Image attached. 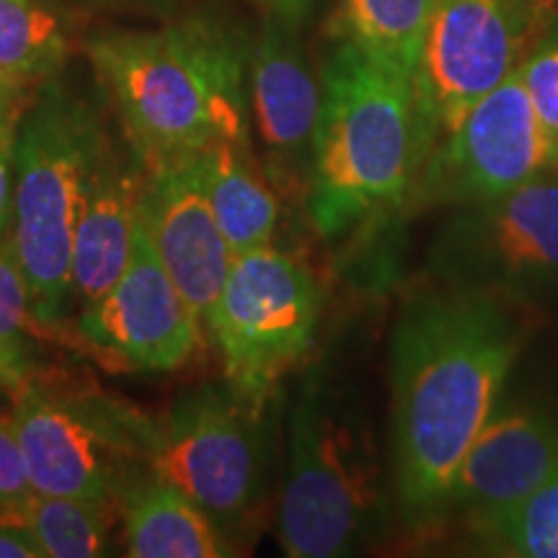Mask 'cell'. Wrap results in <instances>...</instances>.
I'll list each match as a JSON object with an SVG mask.
<instances>
[{
	"label": "cell",
	"instance_id": "cell-21",
	"mask_svg": "<svg viewBox=\"0 0 558 558\" xmlns=\"http://www.w3.org/2000/svg\"><path fill=\"white\" fill-rule=\"evenodd\" d=\"M16 522L29 530L45 558H96L109 554L117 505L34 492Z\"/></svg>",
	"mask_w": 558,
	"mask_h": 558
},
{
	"label": "cell",
	"instance_id": "cell-9",
	"mask_svg": "<svg viewBox=\"0 0 558 558\" xmlns=\"http://www.w3.org/2000/svg\"><path fill=\"white\" fill-rule=\"evenodd\" d=\"M320 305L318 279L288 251L264 246L235 256L205 318L230 386L267 409L284 375L308 357Z\"/></svg>",
	"mask_w": 558,
	"mask_h": 558
},
{
	"label": "cell",
	"instance_id": "cell-3",
	"mask_svg": "<svg viewBox=\"0 0 558 558\" xmlns=\"http://www.w3.org/2000/svg\"><path fill=\"white\" fill-rule=\"evenodd\" d=\"M308 215L339 235L411 197L424 163L414 83L339 39L320 62Z\"/></svg>",
	"mask_w": 558,
	"mask_h": 558
},
{
	"label": "cell",
	"instance_id": "cell-7",
	"mask_svg": "<svg viewBox=\"0 0 558 558\" xmlns=\"http://www.w3.org/2000/svg\"><path fill=\"white\" fill-rule=\"evenodd\" d=\"M150 471L205 509L228 541L243 538L264 499L267 409L228 380L190 390L156 418Z\"/></svg>",
	"mask_w": 558,
	"mask_h": 558
},
{
	"label": "cell",
	"instance_id": "cell-24",
	"mask_svg": "<svg viewBox=\"0 0 558 558\" xmlns=\"http://www.w3.org/2000/svg\"><path fill=\"white\" fill-rule=\"evenodd\" d=\"M518 75L543 132H546L550 156H554V171L558 173V21L538 41V47L527 54Z\"/></svg>",
	"mask_w": 558,
	"mask_h": 558
},
{
	"label": "cell",
	"instance_id": "cell-30",
	"mask_svg": "<svg viewBox=\"0 0 558 558\" xmlns=\"http://www.w3.org/2000/svg\"><path fill=\"white\" fill-rule=\"evenodd\" d=\"M94 3H114V5H169L173 0H94Z\"/></svg>",
	"mask_w": 558,
	"mask_h": 558
},
{
	"label": "cell",
	"instance_id": "cell-6",
	"mask_svg": "<svg viewBox=\"0 0 558 558\" xmlns=\"http://www.w3.org/2000/svg\"><path fill=\"white\" fill-rule=\"evenodd\" d=\"M11 396L34 492L122 507L150 471L156 418L107 396L60 390L34 373Z\"/></svg>",
	"mask_w": 558,
	"mask_h": 558
},
{
	"label": "cell",
	"instance_id": "cell-20",
	"mask_svg": "<svg viewBox=\"0 0 558 558\" xmlns=\"http://www.w3.org/2000/svg\"><path fill=\"white\" fill-rule=\"evenodd\" d=\"M70 52L68 29L39 0H0V81L13 90L47 83Z\"/></svg>",
	"mask_w": 558,
	"mask_h": 558
},
{
	"label": "cell",
	"instance_id": "cell-13",
	"mask_svg": "<svg viewBox=\"0 0 558 558\" xmlns=\"http://www.w3.org/2000/svg\"><path fill=\"white\" fill-rule=\"evenodd\" d=\"M248 107L264 145V171L282 194L311 190L320 83L295 34V21L271 11L248 54Z\"/></svg>",
	"mask_w": 558,
	"mask_h": 558
},
{
	"label": "cell",
	"instance_id": "cell-10",
	"mask_svg": "<svg viewBox=\"0 0 558 558\" xmlns=\"http://www.w3.org/2000/svg\"><path fill=\"white\" fill-rule=\"evenodd\" d=\"M427 269L518 308H558V173L458 207L432 241Z\"/></svg>",
	"mask_w": 558,
	"mask_h": 558
},
{
	"label": "cell",
	"instance_id": "cell-1",
	"mask_svg": "<svg viewBox=\"0 0 558 558\" xmlns=\"http://www.w3.org/2000/svg\"><path fill=\"white\" fill-rule=\"evenodd\" d=\"M525 339L518 305L486 292L435 279L403 300L390 337V481L411 527L437 522Z\"/></svg>",
	"mask_w": 558,
	"mask_h": 558
},
{
	"label": "cell",
	"instance_id": "cell-16",
	"mask_svg": "<svg viewBox=\"0 0 558 558\" xmlns=\"http://www.w3.org/2000/svg\"><path fill=\"white\" fill-rule=\"evenodd\" d=\"M145 166L128 140L107 132L83 184L73 228L70 288L83 308L96 303L128 267Z\"/></svg>",
	"mask_w": 558,
	"mask_h": 558
},
{
	"label": "cell",
	"instance_id": "cell-26",
	"mask_svg": "<svg viewBox=\"0 0 558 558\" xmlns=\"http://www.w3.org/2000/svg\"><path fill=\"white\" fill-rule=\"evenodd\" d=\"M19 122L0 130V239L11 235L13 222V160H16Z\"/></svg>",
	"mask_w": 558,
	"mask_h": 558
},
{
	"label": "cell",
	"instance_id": "cell-28",
	"mask_svg": "<svg viewBox=\"0 0 558 558\" xmlns=\"http://www.w3.org/2000/svg\"><path fill=\"white\" fill-rule=\"evenodd\" d=\"M21 104H19V90L11 88H0V130L11 128L21 120Z\"/></svg>",
	"mask_w": 558,
	"mask_h": 558
},
{
	"label": "cell",
	"instance_id": "cell-31",
	"mask_svg": "<svg viewBox=\"0 0 558 558\" xmlns=\"http://www.w3.org/2000/svg\"><path fill=\"white\" fill-rule=\"evenodd\" d=\"M0 88H9V86H5V83L3 81H0ZM13 90V88H11Z\"/></svg>",
	"mask_w": 558,
	"mask_h": 558
},
{
	"label": "cell",
	"instance_id": "cell-4",
	"mask_svg": "<svg viewBox=\"0 0 558 558\" xmlns=\"http://www.w3.org/2000/svg\"><path fill=\"white\" fill-rule=\"evenodd\" d=\"M277 535L292 558L354 554L380 527L383 465L373 427L316 373L300 383Z\"/></svg>",
	"mask_w": 558,
	"mask_h": 558
},
{
	"label": "cell",
	"instance_id": "cell-8",
	"mask_svg": "<svg viewBox=\"0 0 558 558\" xmlns=\"http://www.w3.org/2000/svg\"><path fill=\"white\" fill-rule=\"evenodd\" d=\"M558 21V0H437L414 70L424 158L514 75Z\"/></svg>",
	"mask_w": 558,
	"mask_h": 558
},
{
	"label": "cell",
	"instance_id": "cell-25",
	"mask_svg": "<svg viewBox=\"0 0 558 558\" xmlns=\"http://www.w3.org/2000/svg\"><path fill=\"white\" fill-rule=\"evenodd\" d=\"M34 486L26 469L11 411H0V518L16 522L19 512L32 499Z\"/></svg>",
	"mask_w": 558,
	"mask_h": 558
},
{
	"label": "cell",
	"instance_id": "cell-19",
	"mask_svg": "<svg viewBox=\"0 0 558 558\" xmlns=\"http://www.w3.org/2000/svg\"><path fill=\"white\" fill-rule=\"evenodd\" d=\"M435 5L437 0H339L337 37L357 45L383 68L414 81Z\"/></svg>",
	"mask_w": 558,
	"mask_h": 558
},
{
	"label": "cell",
	"instance_id": "cell-23",
	"mask_svg": "<svg viewBox=\"0 0 558 558\" xmlns=\"http://www.w3.org/2000/svg\"><path fill=\"white\" fill-rule=\"evenodd\" d=\"M29 326V290L11 235H5L0 239V390L16 393L34 373L32 347L26 339Z\"/></svg>",
	"mask_w": 558,
	"mask_h": 558
},
{
	"label": "cell",
	"instance_id": "cell-12",
	"mask_svg": "<svg viewBox=\"0 0 558 558\" xmlns=\"http://www.w3.org/2000/svg\"><path fill=\"white\" fill-rule=\"evenodd\" d=\"M202 320L160 264L137 215L128 267L96 303L81 311V337L128 369L171 373L202 349Z\"/></svg>",
	"mask_w": 558,
	"mask_h": 558
},
{
	"label": "cell",
	"instance_id": "cell-17",
	"mask_svg": "<svg viewBox=\"0 0 558 558\" xmlns=\"http://www.w3.org/2000/svg\"><path fill=\"white\" fill-rule=\"evenodd\" d=\"M124 556L220 558L235 550L205 509L148 471L122 501Z\"/></svg>",
	"mask_w": 558,
	"mask_h": 558
},
{
	"label": "cell",
	"instance_id": "cell-11",
	"mask_svg": "<svg viewBox=\"0 0 558 558\" xmlns=\"http://www.w3.org/2000/svg\"><path fill=\"white\" fill-rule=\"evenodd\" d=\"M554 171V156L520 75L486 94L424 158L411 197L422 205H478Z\"/></svg>",
	"mask_w": 558,
	"mask_h": 558
},
{
	"label": "cell",
	"instance_id": "cell-27",
	"mask_svg": "<svg viewBox=\"0 0 558 558\" xmlns=\"http://www.w3.org/2000/svg\"><path fill=\"white\" fill-rule=\"evenodd\" d=\"M0 558H45V554L29 530L0 518Z\"/></svg>",
	"mask_w": 558,
	"mask_h": 558
},
{
	"label": "cell",
	"instance_id": "cell-14",
	"mask_svg": "<svg viewBox=\"0 0 558 558\" xmlns=\"http://www.w3.org/2000/svg\"><path fill=\"white\" fill-rule=\"evenodd\" d=\"M556 471L558 416L538 403L501 399L460 460L437 522L460 518L473 525L505 512Z\"/></svg>",
	"mask_w": 558,
	"mask_h": 558
},
{
	"label": "cell",
	"instance_id": "cell-15",
	"mask_svg": "<svg viewBox=\"0 0 558 558\" xmlns=\"http://www.w3.org/2000/svg\"><path fill=\"white\" fill-rule=\"evenodd\" d=\"M137 215L181 295L207 318L235 256L209 205L202 156L145 171Z\"/></svg>",
	"mask_w": 558,
	"mask_h": 558
},
{
	"label": "cell",
	"instance_id": "cell-2",
	"mask_svg": "<svg viewBox=\"0 0 558 558\" xmlns=\"http://www.w3.org/2000/svg\"><path fill=\"white\" fill-rule=\"evenodd\" d=\"M86 52L145 171L251 140V41L228 21L192 13L96 34Z\"/></svg>",
	"mask_w": 558,
	"mask_h": 558
},
{
	"label": "cell",
	"instance_id": "cell-5",
	"mask_svg": "<svg viewBox=\"0 0 558 558\" xmlns=\"http://www.w3.org/2000/svg\"><path fill=\"white\" fill-rule=\"evenodd\" d=\"M104 137L99 111L58 81H47L19 120L11 241L29 290L32 324H60L73 300L75 215Z\"/></svg>",
	"mask_w": 558,
	"mask_h": 558
},
{
	"label": "cell",
	"instance_id": "cell-18",
	"mask_svg": "<svg viewBox=\"0 0 558 558\" xmlns=\"http://www.w3.org/2000/svg\"><path fill=\"white\" fill-rule=\"evenodd\" d=\"M209 205L233 256L271 246L279 226V194L251 153V140L218 143L202 153Z\"/></svg>",
	"mask_w": 558,
	"mask_h": 558
},
{
	"label": "cell",
	"instance_id": "cell-29",
	"mask_svg": "<svg viewBox=\"0 0 558 558\" xmlns=\"http://www.w3.org/2000/svg\"><path fill=\"white\" fill-rule=\"evenodd\" d=\"M271 11L279 13V16L290 19V21H300L305 13L311 11L313 0H264Z\"/></svg>",
	"mask_w": 558,
	"mask_h": 558
},
{
	"label": "cell",
	"instance_id": "cell-22",
	"mask_svg": "<svg viewBox=\"0 0 558 558\" xmlns=\"http://www.w3.org/2000/svg\"><path fill=\"white\" fill-rule=\"evenodd\" d=\"M465 527L481 554L558 558V471L514 507Z\"/></svg>",
	"mask_w": 558,
	"mask_h": 558
}]
</instances>
